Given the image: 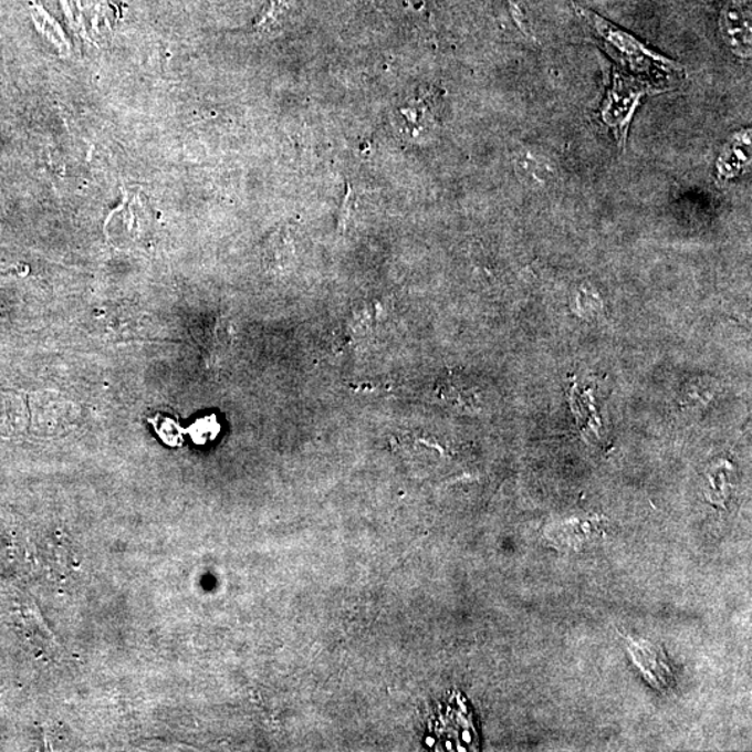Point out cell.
<instances>
[{"label": "cell", "mask_w": 752, "mask_h": 752, "mask_svg": "<svg viewBox=\"0 0 752 752\" xmlns=\"http://www.w3.org/2000/svg\"><path fill=\"white\" fill-rule=\"evenodd\" d=\"M750 132L739 134L732 143L724 149L722 157L718 160L719 175L724 179H730L741 174L750 165Z\"/></svg>", "instance_id": "5b68a950"}, {"label": "cell", "mask_w": 752, "mask_h": 752, "mask_svg": "<svg viewBox=\"0 0 752 752\" xmlns=\"http://www.w3.org/2000/svg\"><path fill=\"white\" fill-rule=\"evenodd\" d=\"M630 652L634 664L638 666L655 689H662V687L669 685L671 680L670 666L659 648H655L649 643H636L630 647Z\"/></svg>", "instance_id": "277c9868"}, {"label": "cell", "mask_w": 752, "mask_h": 752, "mask_svg": "<svg viewBox=\"0 0 752 752\" xmlns=\"http://www.w3.org/2000/svg\"><path fill=\"white\" fill-rule=\"evenodd\" d=\"M646 93H649V90L636 79L628 77L625 73L614 74L608 98L602 107V116L610 127H614L617 142L626 143L628 123L639 98Z\"/></svg>", "instance_id": "7a4b0ae2"}, {"label": "cell", "mask_w": 752, "mask_h": 752, "mask_svg": "<svg viewBox=\"0 0 752 752\" xmlns=\"http://www.w3.org/2000/svg\"><path fill=\"white\" fill-rule=\"evenodd\" d=\"M719 30L724 44L735 55L750 58L751 55V8L750 0H728L724 4Z\"/></svg>", "instance_id": "3957f363"}, {"label": "cell", "mask_w": 752, "mask_h": 752, "mask_svg": "<svg viewBox=\"0 0 752 752\" xmlns=\"http://www.w3.org/2000/svg\"><path fill=\"white\" fill-rule=\"evenodd\" d=\"M577 12L604 40L610 55L620 62L627 72L636 75L637 82L646 85L649 91L659 93V91L671 88V84L680 82L681 66L679 64L648 50L637 38L591 10L577 8Z\"/></svg>", "instance_id": "6da1fadb"}]
</instances>
